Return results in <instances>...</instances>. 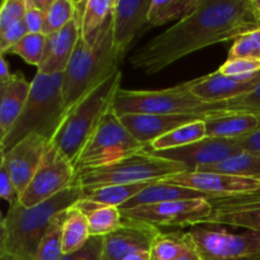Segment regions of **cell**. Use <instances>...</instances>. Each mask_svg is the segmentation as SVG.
<instances>
[{
    "mask_svg": "<svg viewBox=\"0 0 260 260\" xmlns=\"http://www.w3.org/2000/svg\"><path fill=\"white\" fill-rule=\"evenodd\" d=\"M260 81V73L244 76H228L216 73L194 79L192 93L206 103H221L245 95Z\"/></svg>",
    "mask_w": 260,
    "mask_h": 260,
    "instance_id": "cell-19",
    "label": "cell"
},
{
    "mask_svg": "<svg viewBox=\"0 0 260 260\" xmlns=\"http://www.w3.org/2000/svg\"><path fill=\"white\" fill-rule=\"evenodd\" d=\"M160 230L147 223L123 220L119 229L102 238L101 260H124L140 251H150Z\"/></svg>",
    "mask_w": 260,
    "mask_h": 260,
    "instance_id": "cell-16",
    "label": "cell"
},
{
    "mask_svg": "<svg viewBox=\"0 0 260 260\" xmlns=\"http://www.w3.org/2000/svg\"><path fill=\"white\" fill-rule=\"evenodd\" d=\"M116 0H76L75 12L80 20V37L101 29L113 12Z\"/></svg>",
    "mask_w": 260,
    "mask_h": 260,
    "instance_id": "cell-25",
    "label": "cell"
},
{
    "mask_svg": "<svg viewBox=\"0 0 260 260\" xmlns=\"http://www.w3.org/2000/svg\"><path fill=\"white\" fill-rule=\"evenodd\" d=\"M146 149L147 146L140 144L129 134L111 109L83 147L74 167L76 173L89 168L104 167L146 151Z\"/></svg>",
    "mask_w": 260,
    "mask_h": 260,
    "instance_id": "cell-8",
    "label": "cell"
},
{
    "mask_svg": "<svg viewBox=\"0 0 260 260\" xmlns=\"http://www.w3.org/2000/svg\"><path fill=\"white\" fill-rule=\"evenodd\" d=\"M218 73L228 76H244L260 73L258 58H228L218 69Z\"/></svg>",
    "mask_w": 260,
    "mask_h": 260,
    "instance_id": "cell-38",
    "label": "cell"
},
{
    "mask_svg": "<svg viewBox=\"0 0 260 260\" xmlns=\"http://www.w3.org/2000/svg\"><path fill=\"white\" fill-rule=\"evenodd\" d=\"M62 81L63 73L36 74L24 109L7 136L0 140V154L7 152L29 135H38L52 141L68 112Z\"/></svg>",
    "mask_w": 260,
    "mask_h": 260,
    "instance_id": "cell-4",
    "label": "cell"
},
{
    "mask_svg": "<svg viewBox=\"0 0 260 260\" xmlns=\"http://www.w3.org/2000/svg\"><path fill=\"white\" fill-rule=\"evenodd\" d=\"M250 260H260V254H258L256 256H254V258H251Z\"/></svg>",
    "mask_w": 260,
    "mask_h": 260,
    "instance_id": "cell-49",
    "label": "cell"
},
{
    "mask_svg": "<svg viewBox=\"0 0 260 260\" xmlns=\"http://www.w3.org/2000/svg\"><path fill=\"white\" fill-rule=\"evenodd\" d=\"M68 210L58 213L53 218L52 223L46 231L35 260H61L62 253V238H63V223H65Z\"/></svg>",
    "mask_w": 260,
    "mask_h": 260,
    "instance_id": "cell-32",
    "label": "cell"
},
{
    "mask_svg": "<svg viewBox=\"0 0 260 260\" xmlns=\"http://www.w3.org/2000/svg\"><path fill=\"white\" fill-rule=\"evenodd\" d=\"M122 73L117 71L112 76L91 89L68 109L52 144L75 164L79 154L88 140L112 109L113 99L121 88Z\"/></svg>",
    "mask_w": 260,
    "mask_h": 260,
    "instance_id": "cell-5",
    "label": "cell"
},
{
    "mask_svg": "<svg viewBox=\"0 0 260 260\" xmlns=\"http://www.w3.org/2000/svg\"><path fill=\"white\" fill-rule=\"evenodd\" d=\"M251 2V8H253L254 17H255L256 22H258L260 27V0H250Z\"/></svg>",
    "mask_w": 260,
    "mask_h": 260,
    "instance_id": "cell-47",
    "label": "cell"
},
{
    "mask_svg": "<svg viewBox=\"0 0 260 260\" xmlns=\"http://www.w3.org/2000/svg\"><path fill=\"white\" fill-rule=\"evenodd\" d=\"M48 144L50 141L42 136L29 135L7 152L0 154V161L7 167L19 198L32 182Z\"/></svg>",
    "mask_w": 260,
    "mask_h": 260,
    "instance_id": "cell-15",
    "label": "cell"
},
{
    "mask_svg": "<svg viewBox=\"0 0 260 260\" xmlns=\"http://www.w3.org/2000/svg\"><path fill=\"white\" fill-rule=\"evenodd\" d=\"M190 246H192V240L188 233L160 231L152 241L150 254L152 260H175L185 253Z\"/></svg>",
    "mask_w": 260,
    "mask_h": 260,
    "instance_id": "cell-31",
    "label": "cell"
},
{
    "mask_svg": "<svg viewBox=\"0 0 260 260\" xmlns=\"http://www.w3.org/2000/svg\"><path fill=\"white\" fill-rule=\"evenodd\" d=\"M75 178L76 170L73 162L50 141L32 182L20 196V203L24 207L40 205L71 187Z\"/></svg>",
    "mask_w": 260,
    "mask_h": 260,
    "instance_id": "cell-10",
    "label": "cell"
},
{
    "mask_svg": "<svg viewBox=\"0 0 260 260\" xmlns=\"http://www.w3.org/2000/svg\"><path fill=\"white\" fill-rule=\"evenodd\" d=\"M80 38V20L76 15L68 25L46 38L45 55L37 68V73L61 74L66 70Z\"/></svg>",
    "mask_w": 260,
    "mask_h": 260,
    "instance_id": "cell-20",
    "label": "cell"
},
{
    "mask_svg": "<svg viewBox=\"0 0 260 260\" xmlns=\"http://www.w3.org/2000/svg\"><path fill=\"white\" fill-rule=\"evenodd\" d=\"M102 238L91 236L88 243L75 253L63 255L61 260H101Z\"/></svg>",
    "mask_w": 260,
    "mask_h": 260,
    "instance_id": "cell-40",
    "label": "cell"
},
{
    "mask_svg": "<svg viewBox=\"0 0 260 260\" xmlns=\"http://www.w3.org/2000/svg\"><path fill=\"white\" fill-rule=\"evenodd\" d=\"M46 38H47V36L42 35V33H40V35L28 33L22 41H19L9 51V53H14L29 65L38 68L41 61H42L43 55H45Z\"/></svg>",
    "mask_w": 260,
    "mask_h": 260,
    "instance_id": "cell-34",
    "label": "cell"
},
{
    "mask_svg": "<svg viewBox=\"0 0 260 260\" xmlns=\"http://www.w3.org/2000/svg\"><path fill=\"white\" fill-rule=\"evenodd\" d=\"M32 81L19 73L13 74L7 83L0 84V140L7 136L24 109Z\"/></svg>",
    "mask_w": 260,
    "mask_h": 260,
    "instance_id": "cell-21",
    "label": "cell"
},
{
    "mask_svg": "<svg viewBox=\"0 0 260 260\" xmlns=\"http://www.w3.org/2000/svg\"><path fill=\"white\" fill-rule=\"evenodd\" d=\"M196 172H212L231 177L260 179V157L248 151H243L241 154L234 155L217 164L198 168Z\"/></svg>",
    "mask_w": 260,
    "mask_h": 260,
    "instance_id": "cell-27",
    "label": "cell"
},
{
    "mask_svg": "<svg viewBox=\"0 0 260 260\" xmlns=\"http://www.w3.org/2000/svg\"><path fill=\"white\" fill-rule=\"evenodd\" d=\"M203 260H250L260 254V234L234 233L221 225H196L187 231Z\"/></svg>",
    "mask_w": 260,
    "mask_h": 260,
    "instance_id": "cell-9",
    "label": "cell"
},
{
    "mask_svg": "<svg viewBox=\"0 0 260 260\" xmlns=\"http://www.w3.org/2000/svg\"><path fill=\"white\" fill-rule=\"evenodd\" d=\"M45 19L46 13L33 7L29 3V0H27V12H25L24 15V23L28 29V33H36V35L42 33L43 35Z\"/></svg>",
    "mask_w": 260,
    "mask_h": 260,
    "instance_id": "cell-42",
    "label": "cell"
},
{
    "mask_svg": "<svg viewBox=\"0 0 260 260\" xmlns=\"http://www.w3.org/2000/svg\"><path fill=\"white\" fill-rule=\"evenodd\" d=\"M175 260H203V258L201 256V254L198 253V250L194 248V245L192 243V246Z\"/></svg>",
    "mask_w": 260,
    "mask_h": 260,
    "instance_id": "cell-45",
    "label": "cell"
},
{
    "mask_svg": "<svg viewBox=\"0 0 260 260\" xmlns=\"http://www.w3.org/2000/svg\"><path fill=\"white\" fill-rule=\"evenodd\" d=\"M228 58H258L260 60V28L250 30L234 41Z\"/></svg>",
    "mask_w": 260,
    "mask_h": 260,
    "instance_id": "cell-35",
    "label": "cell"
},
{
    "mask_svg": "<svg viewBox=\"0 0 260 260\" xmlns=\"http://www.w3.org/2000/svg\"><path fill=\"white\" fill-rule=\"evenodd\" d=\"M118 117L129 134L145 146H150L155 140L165 136L178 127L207 118L206 116H198V114L144 113H127Z\"/></svg>",
    "mask_w": 260,
    "mask_h": 260,
    "instance_id": "cell-17",
    "label": "cell"
},
{
    "mask_svg": "<svg viewBox=\"0 0 260 260\" xmlns=\"http://www.w3.org/2000/svg\"><path fill=\"white\" fill-rule=\"evenodd\" d=\"M151 183L106 185V187L96 188V189H83V198L81 200L101 203V205L104 206H111V207L121 208L128 201L136 197L140 192H142L145 188L149 187Z\"/></svg>",
    "mask_w": 260,
    "mask_h": 260,
    "instance_id": "cell-26",
    "label": "cell"
},
{
    "mask_svg": "<svg viewBox=\"0 0 260 260\" xmlns=\"http://www.w3.org/2000/svg\"><path fill=\"white\" fill-rule=\"evenodd\" d=\"M27 0H4L0 8V32L24 20Z\"/></svg>",
    "mask_w": 260,
    "mask_h": 260,
    "instance_id": "cell-36",
    "label": "cell"
},
{
    "mask_svg": "<svg viewBox=\"0 0 260 260\" xmlns=\"http://www.w3.org/2000/svg\"><path fill=\"white\" fill-rule=\"evenodd\" d=\"M159 182L189 188L210 196L212 200L260 193V179L231 177L212 172H183Z\"/></svg>",
    "mask_w": 260,
    "mask_h": 260,
    "instance_id": "cell-12",
    "label": "cell"
},
{
    "mask_svg": "<svg viewBox=\"0 0 260 260\" xmlns=\"http://www.w3.org/2000/svg\"><path fill=\"white\" fill-rule=\"evenodd\" d=\"M236 141L243 147L244 151H248L260 157V128L254 131L253 134L248 135V136L238 139Z\"/></svg>",
    "mask_w": 260,
    "mask_h": 260,
    "instance_id": "cell-43",
    "label": "cell"
},
{
    "mask_svg": "<svg viewBox=\"0 0 260 260\" xmlns=\"http://www.w3.org/2000/svg\"><path fill=\"white\" fill-rule=\"evenodd\" d=\"M190 200H208L212 198L205 193L180 187V185L169 184L164 182H154L145 188L142 192L131 201L122 206L119 210H129V208L142 207V206L157 205L164 202H174V201H190Z\"/></svg>",
    "mask_w": 260,
    "mask_h": 260,
    "instance_id": "cell-23",
    "label": "cell"
},
{
    "mask_svg": "<svg viewBox=\"0 0 260 260\" xmlns=\"http://www.w3.org/2000/svg\"><path fill=\"white\" fill-rule=\"evenodd\" d=\"M0 260H15V259L12 258L10 255H7V254H0Z\"/></svg>",
    "mask_w": 260,
    "mask_h": 260,
    "instance_id": "cell-48",
    "label": "cell"
},
{
    "mask_svg": "<svg viewBox=\"0 0 260 260\" xmlns=\"http://www.w3.org/2000/svg\"><path fill=\"white\" fill-rule=\"evenodd\" d=\"M75 17V2L73 0H53L46 13L43 35L50 36L62 29Z\"/></svg>",
    "mask_w": 260,
    "mask_h": 260,
    "instance_id": "cell-33",
    "label": "cell"
},
{
    "mask_svg": "<svg viewBox=\"0 0 260 260\" xmlns=\"http://www.w3.org/2000/svg\"><path fill=\"white\" fill-rule=\"evenodd\" d=\"M205 137H207L206 123L205 119H201V121L192 122V123L178 127L174 131L155 140L150 146H147V149L151 150V151H164V150L178 149V147L193 144V142L205 139Z\"/></svg>",
    "mask_w": 260,
    "mask_h": 260,
    "instance_id": "cell-30",
    "label": "cell"
},
{
    "mask_svg": "<svg viewBox=\"0 0 260 260\" xmlns=\"http://www.w3.org/2000/svg\"><path fill=\"white\" fill-rule=\"evenodd\" d=\"M121 61L113 45L111 15L101 29L88 37L79 38L70 62L63 71L62 94L66 109L119 71Z\"/></svg>",
    "mask_w": 260,
    "mask_h": 260,
    "instance_id": "cell-3",
    "label": "cell"
},
{
    "mask_svg": "<svg viewBox=\"0 0 260 260\" xmlns=\"http://www.w3.org/2000/svg\"><path fill=\"white\" fill-rule=\"evenodd\" d=\"M13 74L10 73L9 66H8L7 60H5L4 55L0 56V84H4L12 78Z\"/></svg>",
    "mask_w": 260,
    "mask_h": 260,
    "instance_id": "cell-44",
    "label": "cell"
},
{
    "mask_svg": "<svg viewBox=\"0 0 260 260\" xmlns=\"http://www.w3.org/2000/svg\"><path fill=\"white\" fill-rule=\"evenodd\" d=\"M212 213L200 225L240 228L260 234V193L211 200Z\"/></svg>",
    "mask_w": 260,
    "mask_h": 260,
    "instance_id": "cell-14",
    "label": "cell"
},
{
    "mask_svg": "<svg viewBox=\"0 0 260 260\" xmlns=\"http://www.w3.org/2000/svg\"><path fill=\"white\" fill-rule=\"evenodd\" d=\"M256 28L250 0H202L190 14L140 47L129 63L154 75L196 51L235 41Z\"/></svg>",
    "mask_w": 260,
    "mask_h": 260,
    "instance_id": "cell-1",
    "label": "cell"
},
{
    "mask_svg": "<svg viewBox=\"0 0 260 260\" xmlns=\"http://www.w3.org/2000/svg\"><path fill=\"white\" fill-rule=\"evenodd\" d=\"M124 260H152L150 251H140V253H135L132 255L127 256Z\"/></svg>",
    "mask_w": 260,
    "mask_h": 260,
    "instance_id": "cell-46",
    "label": "cell"
},
{
    "mask_svg": "<svg viewBox=\"0 0 260 260\" xmlns=\"http://www.w3.org/2000/svg\"><path fill=\"white\" fill-rule=\"evenodd\" d=\"M226 112H240L260 116V81L251 91L233 101L226 102Z\"/></svg>",
    "mask_w": 260,
    "mask_h": 260,
    "instance_id": "cell-37",
    "label": "cell"
},
{
    "mask_svg": "<svg viewBox=\"0 0 260 260\" xmlns=\"http://www.w3.org/2000/svg\"><path fill=\"white\" fill-rule=\"evenodd\" d=\"M183 172L189 170L184 165L155 156L146 150L104 167L80 170L76 173L74 184L83 189H96L106 185L159 182Z\"/></svg>",
    "mask_w": 260,
    "mask_h": 260,
    "instance_id": "cell-7",
    "label": "cell"
},
{
    "mask_svg": "<svg viewBox=\"0 0 260 260\" xmlns=\"http://www.w3.org/2000/svg\"><path fill=\"white\" fill-rule=\"evenodd\" d=\"M207 137L238 140L260 128V116L240 112H222L205 119Z\"/></svg>",
    "mask_w": 260,
    "mask_h": 260,
    "instance_id": "cell-22",
    "label": "cell"
},
{
    "mask_svg": "<svg viewBox=\"0 0 260 260\" xmlns=\"http://www.w3.org/2000/svg\"><path fill=\"white\" fill-rule=\"evenodd\" d=\"M202 0H151L147 15L150 27H159L177 18L190 14Z\"/></svg>",
    "mask_w": 260,
    "mask_h": 260,
    "instance_id": "cell-29",
    "label": "cell"
},
{
    "mask_svg": "<svg viewBox=\"0 0 260 260\" xmlns=\"http://www.w3.org/2000/svg\"><path fill=\"white\" fill-rule=\"evenodd\" d=\"M81 198L83 188L73 184L33 207H24L20 201L9 206L2 220L0 254H7L15 260H35L38 246L53 218Z\"/></svg>",
    "mask_w": 260,
    "mask_h": 260,
    "instance_id": "cell-2",
    "label": "cell"
},
{
    "mask_svg": "<svg viewBox=\"0 0 260 260\" xmlns=\"http://www.w3.org/2000/svg\"><path fill=\"white\" fill-rule=\"evenodd\" d=\"M146 150L155 156L184 165L189 172L197 170L198 168L207 167V165L217 164L222 160L241 154L244 151L236 140L217 139V137H205L187 146L164 150V151Z\"/></svg>",
    "mask_w": 260,
    "mask_h": 260,
    "instance_id": "cell-13",
    "label": "cell"
},
{
    "mask_svg": "<svg viewBox=\"0 0 260 260\" xmlns=\"http://www.w3.org/2000/svg\"><path fill=\"white\" fill-rule=\"evenodd\" d=\"M194 80L159 90H128L119 88L112 109L117 116L144 114H198L212 116L226 112V102L206 103L192 93Z\"/></svg>",
    "mask_w": 260,
    "mask_h": 260,
    "instance_id": "cell-6",
    "label": "cell"
},
{
    "mask_svg": "<svg viewBox=\"0 0 260 260\" xmlns=\"http://www.w3.org/2000/svg\"><path fill=\"white\" fill-rule=\"evenodd\" d=\"M0 197L9 203V206L19 202V193L8 173L7 167L0 161Z\"/></svg>",
    "mask_w": 260,
    "mask_h": 260,
    "instance_id": "cell-41",
    "label": "cell"
},
{
    "mask_svg": "<svg viewBox=\"0 0 260 260\" xmlns=\"http://www.w3.org/2000/svg\"><path fill=\"white\" fill-rule=\"evenodd\" d=\"M90 238L91 235L89 231L88 218L74 205L68 210V216H66L65 223H63V255L80 250Z\"/></svg>",
    "mask_w": 260,
    "mask_h": 260,
    "instance_id": "cell-28",
    "label": "cell"
},
{
    "mask_svg": "<svg viewBox=\"0 0 260 260\" xmlns=\"http://www.w3.org/2000/svg\"><path fill=\"white\" fill-rule=\"evenodd\" d=\"M151 0H116L112 12L113 45L119 57H124L132 41L147 23Z\"/></svg>",
    "mask_w": 260,
    "mask_h": 260,
    "instance_id": "cell-18",
    "label": "cell"
},
{
    "mask_svg": "<svg viewBox=\"0 0 260 260\" xmlns=\"http://www.w3.org/2000/svg\"><path fill=\"white\" fill-rule=\"evenodd\" d=\"M27 35L28 29L25 27L24 20L12 25L10 28L5 29L4 32H0V53L2 55L9 53V51Z\"/></svg>",
    "mask_w": 260,
    "mask_h": 260,
    "instance_id": "cell-39",
    "label": "cell"
},
{
    "mask_svg": "<svg viewBox=\"0 0 260 260\" xmlns=\"http://www.w3.org/2000/svg\"><path fill=\"white\" fill-rule=\"evenodd\" d=\"M123 220L160 226L185 228L200 225L212 213V203L208 200L174 201L142 207L119 210Z\"/></svg>",
    "mask_w": 260,
    "mask_h": 260,
    "instance_id": "cell-11",
    "label": "cell"
},
{
    "mask_svg": "<svg viewBox=\"0 0 260 260\" xmlns=\"http://www.w3.org/2000/svg\"><path fill=\"white\" fill-rule=\"evenodd\" d=\"M75 207H78L88 218L89 231L91 236L103 238L116 231L123 223L121 211L117 207L104 206L86 200H80L76 202Z\"/></svg>",
    "mask_w": 260,
    "mask_h": 260,
    "instance_id": "cell-24",
    "label": "cell"
}]
</instances>
